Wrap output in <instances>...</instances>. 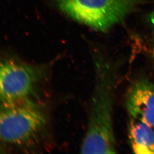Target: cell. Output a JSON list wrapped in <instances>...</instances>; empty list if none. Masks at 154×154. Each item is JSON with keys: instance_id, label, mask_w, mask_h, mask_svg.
<instances>
[{"instance_id": "1", "label": "cell", "mask_w": 154, "mask_h": 154, "mask_svg": "<svg viewBox=\"0 0 154 154\" xmlns=\"http://www.w3.org/2000/svg\"><path fill=\"white\" fill-rule=\"evenodd\" d=\"M94 83L88 113L82 154H116L114 114L120 79L119 63L99 51L92 54Z\"/></svg>"}, {"instance_id": "2", "label": "cell", "mask_w": 154, "mask_h": 154, "mask_svg": "<svg viewBox=\"0 0 154 154\" xmlns=\"http://www.w3.org/2000/svg\"><path fill=\"white\" fill-rule=\"evenodd\" d=\"M28 98L0 102V142L28 146L38 142L45 133L48 116Z\"/></svg>"}, {"instance_id": "3", "label": "cell", "mask_w": 154, "mask_h": 154, "mask_svg": "<svg viewBox=\"0 0 154 154\" xmlns=\"http://www.w3.org/2000/svg\"><path fill=\"white\" fill-rule=\"evenodd\" d=\"M63 13L97 31H106L135 10L139 0H54Z\"/></svg>"}, {"instance_id": "4", "label": "cell", "mask_w": 154, "mask_h": 154, "mask_svg": "<svg viewBox=\"0 0 154 154\" xmlns=\"http://www.w3.org/2000/svg\"><path fill=\"white\" fill-rule=\"evenodd\" d=\"M47 67L0 58V102L28 98L46 74Z\"/></svg>"}, {"instance_id": "5", "label": "cell", "mask_w": 154, "mask_h": 154, "mask_svg": "<svg viewBox=\"0 0 154 154\" xmlns=\"http://www.w3.org/2000/svg\"><path fill=\"white\" fill-rule=\"evenodd\" d=\"M130 117L154 128V85L146 78L135 80L126 97Z\"/></svg>"}, {"instance_id": "6", "label": "cell", "mask_w": 154, "mask_h": 154, "mask_svg": "<svg viewBox=\"0 0 154 154\" xmlns=\"http://www.w3.org/2000/svg\"><path fill=\"white\" fill-rule=\"evenodd\" d=\"M154 129L144 122L130 117L128 139L133 153L154 154Z\"/></svg>"}, {"instance_id": "7", "label": "cell", "mask_w": 154, "mask_h": 154, "mask_svg": "<svg viewBox=\"0 0 154 154\" xmlns=\"http://www.w3.org/2000/svg\"><path fill=\"white\" fill-rule=\"evenodd\" d=\"M148 20L152 30V47L153 52H154V10L149 15Z\"/></svg>"}, {"instance_id": "8", "label": "cell", "mask_w": 154, "mask_h": 154, "mask_svg": "<svg viewBox=\"0 0 154 154\" xmlns=\"http://www.w3.org/2000/svg\"><path fill=\"white\" fill-rule=\"evenodd\" d=\"M1 150H2L1 145V142H0V153H1Z\"/></svg>"}]
</instances>
